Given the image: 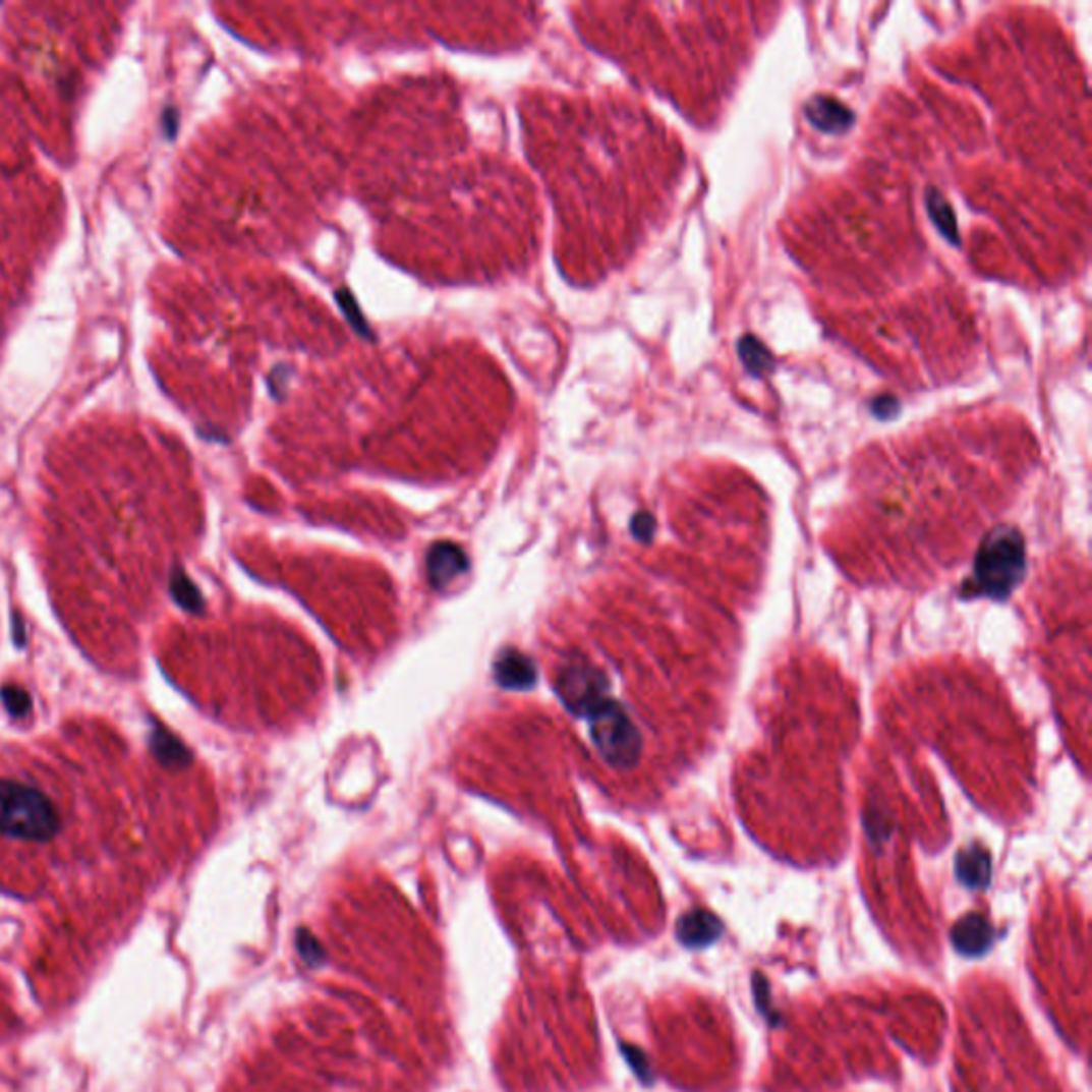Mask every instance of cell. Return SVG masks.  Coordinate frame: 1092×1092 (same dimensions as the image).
Masks as SVG:
<instances>
[{
	"mask_svg": "<svg viewBox=\"0 0 1092 1092\" xmlns=\"http://www.w3.org/2000/svg\"><path fill=\"white\" fill-rule=\"evenodd\" d=\"M467 566L470 562H467L463 549L453 542H436L427 553V576L436 589L451 585Z\"/></svg>",
	"mask_w": 1092,
	"mask_h": 1092,
	"instance_id": "3",
	"label": "cell"
},
{
	"mask_svg": "<svg viewBox=\"0 0 1092 1092\" xmlns=\"http://www.w3.org/2000/svg\"><path fill=\"white\" fill-rule=\"evenodd\" d=\"M21 1027V1018L17 1012V1002L11 992L7 979L0 973V1056H3L11 1043H15L17 1031Z\"/></svg>",
	"mask_w": 1092,
	"mask_h": 1092,
	"instance_id": "6",
	"label": "cell"
},
{
	"mask_svg": "<svg viewBox=\"0 0 1092 1092\" xmlns=\"http://www.w3.org/2000/svg\"><path fill=\"white\" fill-rule=\"evenodd\" d=\"M496 681L506 689H529L536 683V666L519 651H504L496 662Z\"/></svg>",
	"mask_w": 1092,
	"mask_h": 1092,
	"instance_id": "4",
	"label": "cell"
},
{
	"mask_svg": "<svg viewBox=\"0 0 1092 1092\" xmlns=\"http://www.w3.org/2000/svg\"><path fill=\"white\" fill-rule=\"evenodd\" d=\"M336 299H338V303L342 305V311L348 317L350 325H352L356 331H359L363 338H371L369 327H367V323H365V319H363V314H361L359 305H356L354 297L346 291V288H340V291L336 293Z\"/></svg>",
	"mask_w": 1092,
	"mask_h": 1092,
	"instance_id": "8",
	"label": "cell"
},
{
	"mask_svg": "<svg viewBox=\"0 0 1092 1092\" xmlns=\"http://www.w3.org/2000/svg\"><path fill=\"white\" fill-rule=\"evenodd\" d=\"M990 937H992V932H990L988 922L977 916L965 918L954 928V945L958 947V952H963L967 956L984 954L990 945Z\"/></svg>",
	"mask_w": 1092,
	"mask_h": 1092,
	"instance_id": "5",
	"label": "cell"
},
{
	"mask_svg": "<svg viewBox=\"0 0 1092 1092\" xmlns=\"http://www.w3.org/2000/svg\"><path fill=\"white\" fill-rule=\"evenodd\" d=\"M720 932V924L712 920L710 916H706V913H692V916L685 918L681 922V928H679V934H681V941L692 945V947H698V945H706L710 943L712 939L717 937Z\"/></svg>",
	"mask_w": 1092,
	"mask_h": 1092,
	"instance_id": "7",
	"label": "cell"
},
{
	"mask_svg": "<svg viewBox=\"0 0 1092 1092\" xmlns=\"http://www.w3.org/2000/svg\"><path fill=\"white\" fill-rule=\"evenodd\" d=\"M607 677L583 657L568 659L555 679V692L574 715L589 717L607 700Z\"/></svg>",
	"mask_w": 1092,
	"mask_h": 1092,
	"instance_id": "2",
	"label": "cell"
},
{
	"mask_svg": "<svg viewBox=\"0 0 1092 1092\" xmlns=\"http://www.w3.org/2000/svg\"><path fill=\"white\" fill-rule=\"evenodd\" d=\"M589 732L595 749L613 766L628 768L636 762L640 751V737L617 702L605 700L589 715Z\"/></svg>",
	"mask_w": 1092,
	"mask_h": 1092,
	"instance_id": "1",
	"label": "cell"
}]
</instances>
